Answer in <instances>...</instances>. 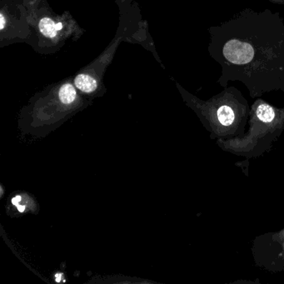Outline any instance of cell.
Segmentation results:
<instances>
[{"instance_id":"2","label":"cell","mask_w":284,"mask_h":284,"mask_svg":"<svg viewBox=\"0 0 284 284\" xmlns=\"http://www.w3.org/2000/svg\"><path fill=\"white\" fill-rule=\"evenodd\" d=\"M77 88L83 91L84 93H92L95 90L98 83L93 77L87 74H79L74 80Z\"/></svg>"},{"instance_id":"7","label":"cell","mask_w":284,"mask_h":284,"mask_svg":"<svg viewBox=\"0 0 284 284\" xmlns=\"http://www.w3.org/2000/svg\"><path fill=\"white\" fill-rule=\"evenodd\" d=\"M5 24H6V20L3 14H0V30H3L5 29Z\"/></svg>"},{"instance_id":"6","label":"cell","mask_w":284,"mask_h":284,"mask_svg":"<svg viewBox=\"0 0 284 284\" xmlns=\"http://www.w3.org/2000/svg\"><path fill=\"white\" fill-rule=\"evenodd\" d=\"M257 116L262 122H271L275 118L274 110L268 104L262 103L257 108Z\"/></svg>"},{"instance_id":"4","label":"cell","mask_w":284,"mask_h":284,"mask_svg":"<svg viewBox=\"0 0 284 284\" xmlns=\"http://www.w3.org/2000/svg\"><path fill=\"white\" fill-rule=\"evenodd\" d=\"M40 32L47 38H54L56 36L58 30L56 24L49 18H44L40 22Z\"/></svg>"},{"instance_id":"5","label":"cell","mask_w":284,"mask_h":284,"mask_svg":"<svg viewBox=\"0 0 284 284\" xmlns=\"http://www.w3.org/2000/svg\"><path fill=\"white\" fill-rule=\"evenodd\" d=\"M218 118L221 124L229 126L234 121L235 115H234L233 109L229 106L224 105L218 108Z\"/></svg>"},{"instance_id":"3","label":"cell","mask_w":284,"mask_h":284,"mask_svg":"<svg viewBox=\"0 0 284 284\" xmlns=\"http://www.w3.org/2000/svg\"><path fill=\"white\" fill-rule=\"evenodd\" d=\"M59 98L64 104L74 103L76 98V90L71 83L64 84L59 90Z\"/></svg>"},{"instance_id":"1","label":"cell","mask_w":284,"mask_h":284,"mask_svg":"<svg viewBox=\"0 0 284 284\" xmlns=\"http://www.w3.org/2000/svg\"><path fill=\"white\" fill-rule=\"evenodd\" d=\"M223 52L226 59L235 64H247L254 56V50L248 43L235 40L228 41Z\"/></svg>"},{"instance_id":"8","label":"cell","mask_w":284,"mask_h":284,"mask_svg":"<svg viewBox=\"0 0 284 284\" xmlns=\"http://www.w3.org/2000/svg\"><path fill=\"white\" fill-rule=\"evenodd\" d=\"M62 28H63V25H62L61 23H58V24H56V29L58 31H59V30H61Z\"/></svg>"}]
</instances>
